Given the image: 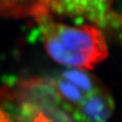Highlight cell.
<instances>
[{
	"mask_svg": "<svg viewBox=\"0 0 122 122\" xmlns=\"http://www.w3.org/2000/svg\"><path fill=\"white\" fill-rule=\"evenodd\" d=\"M44 48L56 63L87 71L108 57V45L96 25H67L55 22L51 16L39 21Z\"/></svg>",
	"mask_w": 122,
	"mask_h": 122,
	"instance_id": "obj_1",
	"label": "cell"
},
{
	"mask_svg": "<svg viewBox=\"0 0 122 122\" xmlns=\"http://www.w3.org/2000/svg\"><path fill=\"white\" fill-rule=\"evenodd\" d=\"M50 83L64 108L79 122H106L110 118L112 97L86 71L71 68Z\"/></svg>",
	"mask_w": 122,
	"mask_h": 122,
	"instance_id": "obj_2",
	"label": "cell"
},
{
	"mask_svg": "<svg viewBox=\"0 0 122 122\" xmlns=\"http://www.w3.org/2000/svg\"><path fill=\"white\" fill-rule=\"evenodd\" d=\"M53 14L82 17L96 26H106L117 18L112 11V0H57Z\"/></svg>",
	"mask_w": 122,
	"mask_h": 122,
	"instance_id": "obj_3",
	"label": "cell"
},
{
	"mask_svg": "<svg viewBox=\"0 0 122 122\" xmlns=\"http://www.w3.org/2000/svg\"><path fill=\"white\" fill-rule=\"evenodd\" d=\"M57 0H0V15L10 18H33L38 22L51 16Z\"/></svg>",
	"mask_w": 122,
	"mask_h": 122,
	"instance_id": "obj_4",
	"label": "cell"
}]
</instances>
